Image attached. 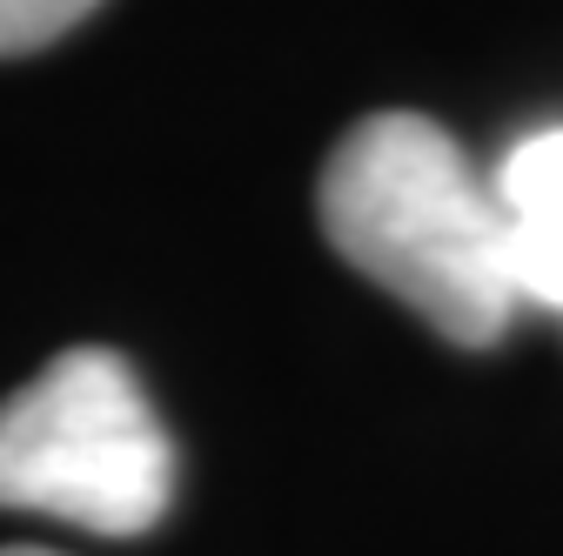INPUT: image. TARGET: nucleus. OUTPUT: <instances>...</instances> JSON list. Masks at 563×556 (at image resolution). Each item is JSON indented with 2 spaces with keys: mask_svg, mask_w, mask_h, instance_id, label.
Listing matches in <instances>:
<instances>
[{
  "mask_svg": "<svg viewBox=\"0 0 563 556\" xmlns=\"http://www.w3.org/2000/svg\"><path fill=\"white\" fill-rule=\"evenodd\" d=\"M316 208L335 255L409 302L437 335L489 349L510 329L517 282L497 188L430 114L389 108L356 121L316 181Z\"/></svg>",
  "mask_w": 563,
  "mask_h": 556,
  "instance_id": "1",
  "label": "nucleus"
},
{
  "mask_svg": "<svg viewBox=\"0 0 563 556\" xmlns=\"http://www.w3.org/2000/svg\"><path fill=\"white\" fill-rule=\"evenodd\" d=\"M510 235V282L517 302L563 315V127H537L489 175Z\"/></svg>",
  "mask_w": 563,
  "mask_h": 556,
  "instance_id": "3",
  "label": "nucleus"
},
{
  "mask_svg": "<svg viewBox=\"0 0 563 556\" xmlns=\"http://www.w3.org/2000/svg\"><path fill=\"white\" fill-rule=\"evenodd\" d=\"M0 556H60V549H41V543H8Z\"/></svg>",
  "mask_w": 563,
  "mask_h": 556,
  "instance_id": "5",
  "label": "nucleus"
},
{
  "mask_svg": "<svg viewBox=\"0 0 563 556\" xmlns=\"http://www.w3.org/2000/svg\"><path fill=\"white\" fill-rule=\"evenodd\" d=\"M175 497V443L114 349H60L0 402V510L95 536H148Z\"/></svg>",
  "mask_w": 563,
  "mask_h": 556,
  "instance_id": "2",
  "label": "nucleus"
},
{
  "mask_svg": "<svg viewBox=\"0 0 563 556\" xmlns=\"http://www.w3.org/2000/svg\"><path fill=\"white\" fill-rule=\"evenodd\" d=\"M95 8L101 0H0V54H34L67 27H81Z\"/></svg>",
  "mask_w": 563,
  "mask_h": 556,
  "instance_id": "4",
  "label": "nucleus"
}]
</instances>
